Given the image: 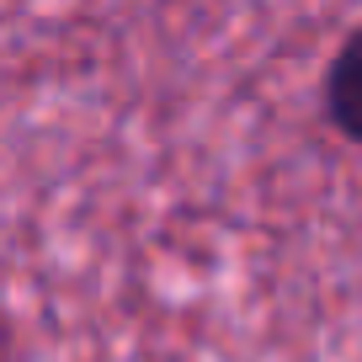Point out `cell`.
<instances>
[{"instance_id":"cell-1","label":"cell","mask_w":362,"mask_h":362,"mask_svg":"<svg viewBox=\"0 0 362 362\" xmlns=\"http://www.w3.org/2000/svg\"><path fill=\"white\" fill-rule=\"evenodd\" d=\"M325 112L341 139L362 149V27H351L325 69Z\"/></svg>"}]
</instances>
